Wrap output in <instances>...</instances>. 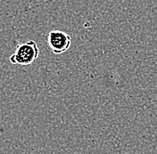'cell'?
<instances>
[{
    "instance_id": "6da1fadb",
    "label": "cell",
    "mask_w": 157,
    "mask_h": 154,
    "mask_svg": "<svg viewBox=\"0 0 157 154\" xmlns=\"http://www.w3.org/2000/svg\"><path fill=\"white\" fill-rule=\"evenodd\" d=\"M39 49L37 43L33 40H29L19 44L9 60L13 64L26 66L31 64L39 57Z\"/></svg>"
},
{
    "instance_id": "7a4b0ae2",
    "label": "cell",
    "mask_w": 157,
    "mask_h": 154,
    "mask_svg": "<svg viewBox=\"0 0 157 154\" xmlns=\"http://www.w3.org/2000/svg\"><path fill=\"white\" fill-rule=\"evenodd\" d=\"M48 45L56 54L66 52L71 46V37L64 31L55 29L50 31L48 36Z\"/></svg>"
}]
</instances>
